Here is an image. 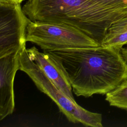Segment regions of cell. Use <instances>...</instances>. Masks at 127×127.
<instances>
[{"label": "cell", "instance_id": "obj_8", "mask_svg": "<svg viewBox=\"0 0 127 127\" xmlns=\"http://www.w3.org/2000/svg\"><path fill=\"white\" fill-rule=\"evenodd\" d=\"M127 43V16L113 23L109 28L101 45L119 51Z\"/></svg>", "mask_w": 127, "mask_h": 127}, {"label": "cell", "instance_id": "obj_12", "mask_svg": "<svg viewBox=\"0 0 127 127\" xmlns=\"http://www.w3.org/2000/svg\"><path fill=\"white\" fill-rule=\"evenodd\" d=\"M24 0H0V3H19L21 4Z\"/></svg>", "mask_w": 127, "mask_h": 127}, {"label": "cell", "instance_id": "obj_1", "mask_svg": "<svg viewBox=\"0 0 127 127\" xmlns=\"http://www.w3.org/2000/svg\"><path fill=\"white\" fill-rule=\"evenodd\" d=\"M47 51L62 65L77 96L106 94L127 76V64L120 51L112 47L99 45Z\"/></svg>", "mask_w": 127, "mask_h": 127}, {"label": "cell", "instance_id": "obj_9", "mask_svg": "<svg viewBox=\"0 0 127 127\" xmlns=\"http://www.w3.org/2000/svg\"><path fill=\"white\" fill-rule=\"evenodd\" d=\"M105 99L111 106L127 111V76L115 88L106 94Z\"/></svg>", "mask_w": 127, "mask_h": 127}, {"label": "cell", "instance_id": "obj_11", "mask_svg": "<svg viewBox=\"0 0 127 127\" xmlns=\"http://www.w3.org/2000/svg\"><path fill=\"white\" fill-rule=\"evenodd\" d=\"M120 53L123 60L127 64V43L121 49Z\"/></svg>", "mask_w": 127, "mask_h": 127}, {"label": "cell", "instance_id": "obj_7", "mask_svg": "<svg viewBox=\"0 0 127 127\" xmlns=\"http://www.w3.org/2000/svg\"><path fill=\"white\" fill-rule=\"evenodd\" d=\"M26 50L30 59L41 67L54 84L66 96L75 101L68 78L59 61L49 52H41L34 46Z\"/></svg>", "mask_w": 127, "mask_h": 127}, {"label": "cell", "instance_id": "obj_3", "mask_svg": "<svg viewBox=\"0 0 127 127\" xmlns=\"http://www.w3.org/2000/svg\"><path fill=\"white\" fill-rule=\"evenodd\" d=\"M19 63V70L26 73L37 87L55 102L69 122L88 127H103L102 115L86 110L59 89L30 59L26 48L20 52Z\"/></svg>", "mask_w": 127, "mask_h": 127}, {"label": "cell", "instance_id": "obj_10", "mask_svg": "<svg viewBox=\"0 0 127 127\" xmlns=\"http://www.w3.org/2000/svg\"><path fill=\"white\" fill-rule=\"evenodd\" d=\"M117 21L127 16V0H94Z\"/></svg>", "mask_w": 127, "mask_h": 127}, {"label": "cell", "instance_id": "obj_6", "mask_svg": "<svg viewBox=\"0 0 127 127\" xmlns=\"http://www.w3.org/2000/svg\"><path fill=\"white\" fill-rule=\"evenodd\" d=\"M20 52L0 58V120L11 114L15 107L13 82L19 70Z\"/></svg>", "mask_w": 127, "mask_h": 127}, {"label": "cell", "instance_id": "obj_4", "mask_svg": "<svg viewBox=\"0 0 127 127\" xmlns=\"http://www.w3.org/2000/svg\"><path fill=\"white\" fill-rule=\"evenodd\" d=\"M26 41L36 44L44 51L99 46L80 30L66 25L32 21L26 29Z\"/></svg>", "mask_w": 127, "mask_h": 127}, {"label": "cell", "instance_id": "obj_2", "mask_svg": "<svg viewBox=\"0 0 127 127\" xmlns=\"http://www.w3.org/2000/svg\"><path fill=\"white\" fill-rule=\"evenodd\" d=\"M32 21L75 28L101 45L116 19L94 0H28L22 6Z\"/></svg>", "mask_w": 127, "mask_h": 127}, {"label": "cell", "instance_id": "obj_5", "mask_svg": "<svg viewBox=\"0 0 127 127\" xmlns=\"http://www.w3.org/2000/svg\"><path fill=\"white\" fill-rule=\"evenodd\" d=\"M31 21L21 4L0 3V58L26 48V29Z\"/></svg>", "mask_w": 127, "mask_h": 127}]
</instances>
